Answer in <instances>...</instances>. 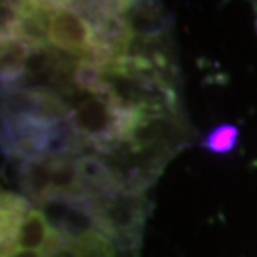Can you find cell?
Segmentation results:
<instances>
[{"label": "cell", "mask_w": 257, "mask_h": 257, "mask_svg": "<svg viewBox=\"0 0 257 257\" xmlns=\"http://www.w3.org/2000/svg\"><path fill=\"white\" fill-rule=\"evenodd\" d=\"M32 204L15 194L0 191V252L12 247L25 212Z\"/></svg>", "instance_id": "30bf717a"}, {"label": "cell", "mask_w": 257, "mask_h": 257, "mask_svg": "<svg viewBox=\"0 0 257 257\" xmlns=\"http://www.w3.org/2000/svg\"><path fill=\"white\" fill-rule=\"evenodd\" d=\"M239 128L234 124H220L205 136L202 147L212 154H230L239 146Z\"/></svg>", "instance_id": "7c38bea8"}, {"label": "cell", "mask_w": 257, "mask_h": 257, "mask_svg": "<svg viewBox=\"0 0 257 257\" xmlns=\"http://www.w3.org/2000/svg\"><path fill=\"white\" fill-rule=\"evenodd\" d=\"M69 115L67 120L84 146L105 156L124 139L132 112L117 104L107 92L82 90L79 87L60 95Z\"/></svg>", "instance_id": "6da1fadb"}, {"label": "cell", "mask_w": 257, "mask_h": 257, "mask_svg": "<svg viewBox=\"0 0 257 257\" xmlns=\"http://www.w3.org/2000/svg\"><path fill=\"white\" fill-rule=\"evenodd\" d=\"M55 124L59 122H49L30 114L7 115L0 131V149L9 157L20 161L45 156Z\"/></svg>", "instance_id": "277c9868"}, {"label": "cell", "mask_w": 257, "mask_h": 257, "mask_svg": "<svg viewBox=\"0 0 257 257\" xmlns=\"http://www.w3.org/2000/svg\"><path fill=\"white\" fill-rule=\"evenodd\" d=\"M47 257H77L75 255V250H74V245L72 242H62L59 247H55L54 250L47 252Z\"/></svg>", "instance_id": "5bb4252c"}, {"label": "cell", "mask_w": 257, "mask_h": 257, "mask_svg": "<svg viewBox=\"0 0 257 257\" xmlns=\"http://www.w3.org/2000/svg\"><path fill=\"white\" fill-rule=\"evenodd\" d=\"M47 44L70 57L100 65L107 64L97 45L94 29L75 2H54L47 25Z\"/></svg>", "instance_id": "3957f363"}, {"label": "cell", "mask_w": 257, "mask_h": 257, "mask_svg": "<svg viewBox=\"0 0 257 257\" xmlns=\"http://www.w3.org/2000/svg\"><path fill=\"white\" fill-rule=\"evenodd\" d=\"M120 15L134 37H164L172 29V17L156 2H122Z\"/></svg>", "instance_id": "5b68a950"}, {"label": "cell", "mask_w": 257, "mask_h": 257, "mask_svg": "<svg viewBox=\"0 0 257 257\" xmlns=\"http://www.w3.org/2000/svg\"><path fill=\"white\" fill-rule=\"evenodd\" d=\"M90 202L95 210L97 229L104 232L119 250H139L149 214L147 195L117 189L115 192Z\"/></svg>", "instance_id": "7a4b0ae2"}, {"label": "cell", "mask_w": 257, "mask_h": 257, "mask_svg": "<svg viewBox=\"0 0 257 257\" xmlns=\"http://www.w3.org/2000/svg\"><path fill=\"white\" fill-rule=\"evenodd\" d=\"M62 242H65L62 235L50 225L42 210L32 204L20 222L12 247L50 252Z\"/></svg>", "instance_id": "8992f818"}, {"label": "cell", "mask_w": 257, "mask_h": 257, "mask_svg": "<svg viewBox=\"0 0 257 257\" xmlns=\"http://www.w3.org/2000/svg\"><path fill=\"white\" fill-rule=\"evenodd\" d=\"M32 44L17 37H7L0 42V85L15 87L22 79Z\"/></svg>", "instance_id": "ba28073f"}, {"label": "cell", "mask_w": 257, "mask_h": 257, "mask_svg": "<svg viewBox=\"0 0 257 257\" xmlns=\"http://www.w3.org/2000/svg\"><path fill=\"white\" fill-rule=\"evenodd\" d=\"M77 257H115L117 247L99 229L90 230L72 242Z\"/></svg>", "instance_id": "8fae6325"}, {"label": "cell", "mask_w": 257, "mask_h": 257, "mask_svg": "<svg viewBox=\"0 0 257 257\" xmlns=\"http://www.w3.org/2000/svg\"><path fill=\"white\" fill-rule=\"evenodd\" d=\"M52 156H39L22 161L19 169V182L24 194L30 199V204L37 205L50 197L52 184Z\"/></svg>", "instance_id": "52a82bcc"}, {"label": "cell", "mask_w": 257, "mask_h": 257, "mask_svg": "<svg viewBox=\"0 0 257 257\" xmlns=\"http://www.w3.org/2000/svg\"><path fill=\"white\" fill-rule=\"evenodd\" d=\"M0 257H47V252H42V250L9 247V249H5L0 252Z\"/></svg>", "instance_id": "4fadbf2b"}, {"label": "cell", "mask_w": 257, "mask_h": 257, "mask_svg": "<svg viewBox=\"0 0 257 257\" xmlns=\"http://www.w3.org/2000/svg\"><path fill=\"white\" fill-rule=\"evenodd\" d=\"M77 159L79 156L54 157L50 197H84Z\"/></svg>", "instance_id": "9c48e42d"}]
</instances>
